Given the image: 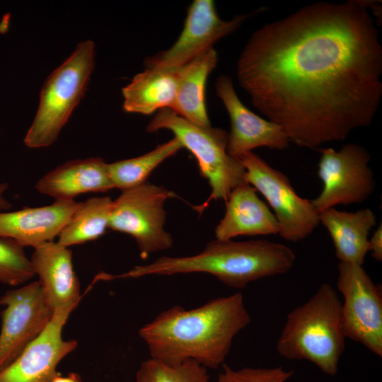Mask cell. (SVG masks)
Returning a JSON list of instances; mask_svg holds the SVG:
<instances>
[{
	"label": "cell",
	"mask_w": 382,
	"mask_h": 382,
	"mask_svg": "<svg viewBox=\"0 0 382 382\" xmlns=\"http://www.w3.org/2000/svg\"><path fill=\"white\" fill-rule=\"evenodd\" d=\"M319 217L332 238L339 262L363 265L369 252V233L376 224L375 213L369 208L346 212L332 207Z\"/></svg>",
	"instance_id": "obj_19"
},
{
	"label": "cell",
	"mask_w": 382,
	"mask_h": 382,
	"mask_svg": "<svg viewBox=\"0 0 382 382\" xmlns=\"http://www.w3.org/2000/svg\"><path fill=\"white\" fill-rule=\"evenodd\" d=\"M180 67L175 69L145 68L122 90L124 111L150 115L172 109L175 100Z\"/></svg>",
	"instance_id": "obj_20"
},
{
	"label": "cell",
	"mask_w": 382,
	"mask_h": 382,
	"mask_svg": "<svg viewBox=\"0 0 382 382\" xmlns=\"http://www.w3.org/2000/svg\"><path fill=\"white\" fill-rule=\"evenodd\" d=\"M50 382H83V381L77 373L71 372L65 376L57 373Z\"/></svg>",
	"instance_id": "obj_28"
},
{
	"label": "cell",
	"mask_w": 382,
	"mask_h": 382,
	"mask_svg": "<svg viewBox=\"0 0 382 382\" xmlns=\"http://www.w3.org/2000/svg\"><path fill=\"white\" fill-rule=\"evenodd\" d=\"M183 149L175 137L141 156L108 163L112 185L122 191L146 182L151 172Z\"/></svg>",
	"instance_id": "obj_23"
},
{
	"label": "cell",
	"mask_w": 382,
	"mask_h": 382,
	"mask_svg": "<svg viewBox=\"0 0 382 382\" xmlns=\"http://www.w3.org/2000/svg\"><path fill=\"white\" fill-rule=\"evenodd\" d=\"M34 276L23 247L12 239L0 238V283L16 286Z\"/></svg>",
	"instance_id": "obj_25"
},
{
	"label": "cell",
	"mask_w": 382,
	"mask_h": 382,
	"mask_svg": "<svg viewBox=\"0 0 382 382\" xmlns=\"http://www.w3.org/2000/svg\"><path fill=\"white\" fill-rule=\"evenodd\" d=\"M8 188V183H0V211H8L11 208V202L4 197V193Z\"/></svg>",
	"instance_id": "obj_29"
},
{
	"label": "cell",
	"mask_w": 382,
	"mask_h": 382,
	"mask_svg": "<svg viewBox=\"0 0 382 382\" xmlns=\"http://www.w3.org/2000/svg\"><path fill=\"white\" fill-rule=\"evenodd\" d=\"M0 371L46 328L54 315L38 281L8 290L0 297Z\"/></svg>",
	"instance_id": "obj_11"
},
{
	"label": "cell",
	"mask_w": 382,
	"mask_h": 382,
	"mask_svg": "<svg viewBox=\"0 0 382 382\" xmlns=\"http://www.w3.org/2000/svg\"><path fill=\"white\" fill-rule=\"evenodd\" d=\"M173 197V192L147 182L122 190L112 200L108 228L132 236L142 259L168 250L172 247L173 240L164 228V205L168 198Z\"/></svg>",
	"instance_id": "obj_7"
},
{
	"label": "cell",
	"mask_w": 382,
	"mask_h": 382,
	"mask_svg": "<svg viewBox=\"0 0 382 382\" xmlns=\"http://www.w3.org/2000/svg\"><path fill=\"white\" fill-rule=\"evenodd\" d=\"M360 4L364 6L366 8H370L374 14L376 16L378 21H381V6L379 5L378 1H359Z\"/></svg>",
	"instance_id": "obj_30"
},
{
	"label": "cell",
	"mask_w": 382,
	"mask_h": 382,
	"mask_svg": "<svg viewBox=\"0 0 382 382\" xmlns=\"http://www.w3.org/2000/svg\"><path fill=\"white\" fill-rule=\"evenodd\" d=\"M112 203L108 196L91 197L81 202L58 236L57 243L69 248L102 236L108 228Z\"/></svg>",
	"instance_id": "obj_22"
},
{
	"label": "cell",
	"mask_w": 382,
	"mask_h": 382,
	"mask_svg": "<svg viewBox=\"0 0 382 382\" xmlns=\"http://www.w3.org/2000/svg\"><path fill=\"white\" fill-rule=\"evenodd\" d=\"M160 129L170 131L183 148L196 158L199 173L207 179L212 190L203 207L212 199L226 202L236 187L247 183L241 160L227 152V131L194 125L168 108L156 112L146 127L148 132Z\"/></svg>",
	"instance_id": "obj_6"
},
{
	"label": "cell",
	"mask_w": 382,
	"mask_h": 382,
	"mask_svg": "<svg viewBox=\"0 0 382 382\" xmlns=\"http://www.w3.org/2000/svg\"><path fill=\"white\" fill-rule=\"evenodd\" d=\"M241 87L290 142L316 149L369 126L382 97V47L359 1L316 2L255 31Z\"/></svg>",
	"instance_id": "obj_1"
},
{
	"label": "cell",
	"mask_w": 382,
	"mask_h": 382,
	"mask_svg": "<svg viewBox=\"0 0 382 382\" xmlns=\"http://www.w3.org/2000/svg\"><path fill=\"white\" fill-rule=\"evenodd\" d=\"M215 90L230 119L227 143L230 156L240 158L259 147L284 150L289 146L290 141L279 125L255 114L241 101L231 77L219 76Z\"/></svg>",
	"instance_id": "obj_13"
},
{
	"label": "cell",
	"mask_w": 382,
	"mask_h": 382,
	"mask_svg": "<svg viewBox=\"0 0 382 382\" xmlns=\"http://www.w3.org/2000/svg\"><path fill=\"white\" fill-rule=\"evenodd\" d=\"M225 204L224 215L214 231L216 239L279 233V226L274 214L249 183L236 187Z\"/></svg>",
	"instance_id": "obj_17"
},
{
	"label": "cell",
	"mask_w": 382,
	"mask_h": 382,
	"mask_svg": "<svg viewBox=\"0 0 382 382\" xmlns=\"http://www.w3.org/2000/svg\"><path fill=\"white\" fill-rule=\"evenodd\" d=\"M79 204L74 199L55 200L47 206L0 212V238L12 239L23 248L52 242Z\"/></svg>",
	"instance_id": "obj_15"
},
{
	"label": "cell",
	"mask_w": 382,
	"mask_h": 382,
	"mask_svg": "<svg viewBox=\"0 0 382 382\" xmlns=\"http://www.w3.org/2000/svg\"><path fill=\"white\" fill-rule=\"evenodd\" d=\"M240 159L245 170L246 182L264 196L272 209L279 236L292 243L309 236L320 224V214L311 201L299 195L284 173L253 151Z\"/></svg>",
	"instance_id": "obj_8"
},
{
	"label": "cell",
	"mask_w": 382,
	"mask_h": 382,
	"mask_svg": "<svg viewBox=\"0 0 382 382\" xmlns=\"http://www.w3.org/2000/svg\"><path fill=\"white\" fill-rule=\"evenodd\" d=\"M108 163L100 157L67 161L50 171L35 184L41 194L55 200H69L88 192L113 189Z\"/></svg>",
	"instance_id": "obj_18"
},
{
	"label": "cell",
	"mask_w": 382,
	"mask_h": 382,
	"mask_svg": "<svg viewBox=\"0 0 382 382\" xmlns=\"http://www.w3.org/2000/svg\"><path fill=\"white\" fill-rule=\"evenodd\" d=\"M320 153L318 176L323 189L311 200L319 214L339 204L362 203L374 192L371 156L366 148L347 143L339 150L329 147Z\"/></svg>",
	"instance_id": "obj_9"
},
{
	"label": "cell",
	"mask_w": 382,
	"mask_h": 382,
	"mask_svg": "<svg viewBox=\"0 0 382 382\" xmlns=\"http://www.w3.org/2000/svg\"><path fill=\"white\" fill-rule=\"evenodd\" d=\"M369 252L372 257L377 261L382 260V224L375 231L371 239L369 240Z\"/></svg>",
	"instance_id": "obj_27"
},
{
	"label": "cell",
	"mask_w": 382,
	"mask_h": 382,
	"mask_svg": "<svg viewBox=\"0 0 382 382\" xmlns=\"http://www.w3.org/2000/svg\"><path fill=\"white\" fill-rule=\"evenodd\" d=\"M251 318L241 292L192 309L175 305L139 330L150 358L173 365L193 360L206 369L224 364L234 337Z\"/></svg>",
	"instance_id": "obj_2"
},
{
	"label": "cell",
	"mask_w": 382,
	"mask_h": 382,
	"mask_svg": "<svg viewBox=\"0 0 382 382\" xmlns=\"http://www.w3.org/2000/svg\"><path fill=\"white\" fill-rule=\"evenodd\" d=\"M341 305L334 288L322 284L306 302L287 315L277 342L279 354L308 361L325 374L336 375L346 340Z\"/></svg>",
	"instance_id": "obj_4"
},
{
	"label": "cell",
	"mask_w": 382,
	"mask_h": 382,
	"mask_svg": "<svg viewBox=\"0 0 382 382\" xmlns=\"http://www.w3.org/2000/svg\"><path fill=\"white\" fill-rule=\"evenodd\" d=\"M253 13L224 20L219 16L214 1L195 0L187 9L183 28L177 40L168 50L146 58L144 66L178 69L234 32Z\"/></svg>",
	"instance_id": "obj_12"
},
{
	"label": "cell",
	"mask_w": 382,
	"mask_h": 382,
	"mask_svg": "<svg viewBox=\"0 0 382 382\" xmlns=\"http://www.w3.org/2000/svg\"><path fill=\"white\" fill-rule=\"evenodd\" d=\"M96 47L90 40L79 42L70 56L47 78L33 123L24 138L26 146L52 145L84 97L95 67Z\"/></svg>",
	"instance_id": "obj_5"
},
{
	"label": "cell",
	"mask_w": 382,
	"mask_h": 382,
	"mask_svg": "<svg viewBox=\"0 0 382 382\" xmlns=\"http://www.w3.org/2000/svg\"><path fill=\"white\" fill-rule=\"evenodd\" d=\"M217 62V52L212 47L180 67L177 95L170 110L200 127L212 126L206 108L205 88Z\"/></svg>",
	"instance_id": "obj_21"
},
{
	"label": "cell",
	"mask_w": 382,
	"mask_h": 382,
	"mask_svg": "<svg viewBox=\"0 0 382 382\" xmlns=\"http://www.w3.org/2000/svg\"><path fill=\"white\" fill-rule=\"evenodd\" d=\"M216 382H286L293 375L291 370L282 366L270 368L245 367L234 369L224 364Z\"/></svg>",
	"instance_id": "obj_26"
},
{
	"label": "cell",
	"mask_w": 382,
	"mask_h": 382,
	"mask_svg": "<svg viewBox=\"0 0 382 382\" xmlns=\"http://www.w3.org/2000/svg\"><path fill=\"white\" fill-rule=\"evenodd\" d=\"M296 255L284 244L267 240L212 241L204 249L185 257L162 256L117 275L119 279L149 275L207 273L233 289H244L258 279L284 274L294 265Z\"/></svg>",
	"instance_id": "obj_3"
},
{
	"label": "cell",
	"mask_w": 382,
	"mask_h": 382,
	"mask_svg": "<svg viewBox=\"0 0 382 382\" xmlns=\"http://www.w3.org/2000/svg\"><path fill=\"white\" fill-rule=\"evenodd\" d=\"M70 310H56L44 331L8 366L0 371V382H50L59 362L77 347L65 340L62 330Z\"/></svg>",
	"instance_id": "obj_14"
},
{
	"label": "cell",
	"mask_w": 382,
	"mask_h": 382,
	"mask_svg": "<svg viewBox=\"0 0 382 382\" xmlns=\"http://www.w3.org/2000/svg\"><path fill=\"white\" fill-rule=\"evenodd\" d=\"M136 382H212L207 369L193 360L168 364L149 358L143 361L137 373Z\"/></svg>",
	"instance_id": "obj_24"
},
{
	"label": "cell",
	"mask_w": 382,
	"mask_h": 382,
	"mask_svg": "<svg viewBox=\"0 0 382 382\" xmlns=\"http://www.w3.org/2000/svg\"><path fill=\"white\" fill-rule=\"evenodd\" d=\"M46 299L54 311H73L81 296L80 283L72 263V252L57 242L34 248L30 259Z\"/></svg>",
	"instance_id": "obj_16"
},
{
	"label": "cell",
	"mask_w": 382,
	"mask_h": 382,
	"mask_svg": "<svg viewBox=\"0 0 382 382\" xmlns=\"http://www.w3.org/2000/svg\"><path fill=\"white\" fill-rule=\"evenodd\" d=\"M337 286L343 296L342 323L346 338L382 357V291L363 265L339 262Z\"/></svg>",
	"instance_id": "obj_10"
}]
</instances>
